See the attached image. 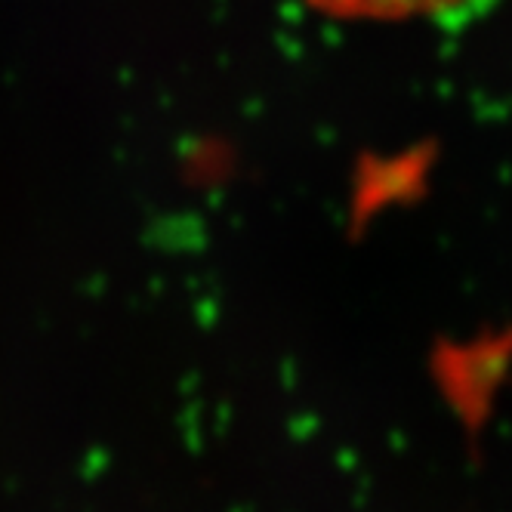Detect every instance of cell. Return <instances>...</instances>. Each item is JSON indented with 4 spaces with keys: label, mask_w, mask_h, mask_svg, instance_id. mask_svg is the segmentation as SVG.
I'll return each instance as SVG.
<instances>
[{
    "label": "cell",
    "mask_w": 512,
    "mask_h": 512,
    "mask_svg": "<svg viewBox=\"0 0 512 512\" xmlns=\"http://www.w3.org/2000/svg\"><path fill=\"white\" fill-rule=\"evenodd\" d=\"M309 7L337 16V19H364V22H401L417 16H435L454 10L466 0H306Z\"/></svg>",
    "instance_id": "obj_1"
}]
</instances>
